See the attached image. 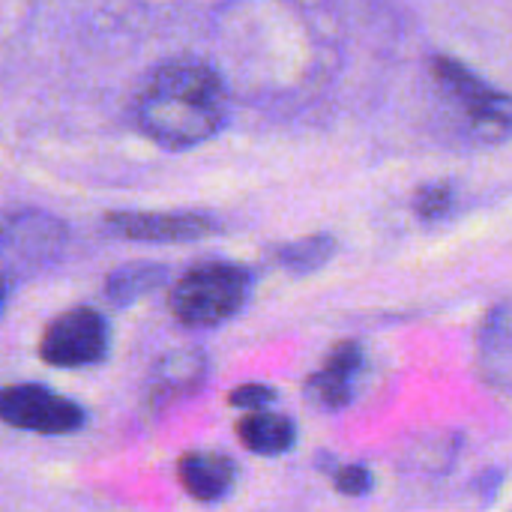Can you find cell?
<instances>
[{
    "label": "cell",
    "instance_id": "6da1fadb",
    "mask_svg": "<svg viewBox=\"0 0 512 512\" xmlns=\"http://www.w3.org/2000/svg\"><path fill=\"white\" fill-rule=\"evenodd\" d=\"M138 129L165 150L210 141L228 120V87L201 60H171L150 72L135 99Z\"/></svg>",
    "mask_w": 512,
    "mask_h": 512
},
{
    "label": "cell",
    "instance_id": "7a4b0ae2",
    "mask_svg": "<svg viewBox=\"0 0 512 512\" xmlns=\"http://www.w3.org/2000/svg\"><path fill=\"white\" fill-rule=\"evenodd\" d=\"M249 291L252 270L231 261H201L174 282L168 309L186 327H219L246 306Z\"/></svg>",
    "mask_w": 512,
    "mask_h": 512
},
{
    "label": "cell",
    "instance_id": "3957f363",
    "mask_svg": "<svg viewBox=\"0 0 512 512\" xmlns=\"http://www.w3.org/2000/svg\"><path fill=\"white\" fill-rule=\"evenodd\" d=\"M432 78L438 87L462 108L468 120V132L480 144H498L512 138V96L495 90L480 75H474L465 63L447 54H435L429 60Z\"/></svg>",
    "mask_w": 512,
    "mask_h": 512
},
{
    "label": "cell",
    "instance_id": "277c9868",
    "mask_svg": "<svg viewBox=\"0 0 512 512\" xmlns=\"http://www.w3.org/2000/svg\"><path fill=\"white\" fill-rule=\"evenodd\" d=\"M108 348L111 327L93 306H75L57 315L39 339V357L54 369L96 366L108 357Z\"/></svg>",
    "mask_w": 512,
    "mask_h": 512
},
{
    "label": "cell",
    "instance_id": "5b68a950",
    "mask_svg": "<svg viewBox=\"0 0 512 512\" xmlns=\"http://www.w3.org/2000/svg\"><path fill=\"white\" fill-rule=\"evenodd\" d=\"M87 414L78 402L57 396L42 384L0 387V423L36 435H72L84 426Z\"/></svg>",
    "mask_w": 512,
    "mask_h": 512
},
{
    "label": "cell",
    "instance_id": "8992f818",
    "mask_svg": "<svg viewBox=\"0 0 512 512\" xmlns=\"http://www.w3.org/2000/svg\"><path fill=\"white\" fill-rule=\"evenodd\" d=\"M105 228L135 243H198L219 231V219L195 210H117Z\"/></svg>",
    "mask_w": 512,
    "mask_h": 512
},
{
    "label": "cell",
    "instance_id": "52a82bcc",
    "mask_svg": "<svg viewBox=\"0 0 512 512\" xmlns=\"http://www.w3.org/2000/svg\"><path fill=\"white\" fill-rule=\"evenodd\" d=\"M363 366H366L363 348L357 342H339L327 354L324 366L315 375H309V381H306V399L315 408L342 411L354 399V384H357Z\"/></svg>",
    "mask_w": 512,
    "mask_h": 512
},
{
    "label": "cell",
    "instance_id": "ba28073f",
    "mask_svg": "<svg viewBox=\"0 0 512 512\" xmlns=\"http://www.w3.org/2000/svg\"><path fill=\"white\" fill-rule=\"evenodd\" d=\"M177 480L189 498L198 504H216L231 495L237 483L234 459L213 453V450H192L177 462Z\"/></svg>",
    "mask_w": 512,
    "mask_h": 512
},
{
    "label": "cell",
    "instance_id": "9c48e42d",
    "mask_svg": "<svg viewBox=\"0 0 512 512\" xmlns=\"http://www.w3.org/2000/svg\"><path fill=\"white\" fill-rule=\"evenodd\" d=\"M207 381V357L195 348L165 354L150 378V399L156 405H168L171 399L195 393Z\"/></svg>",
    "mask_w": 512,
    "mask_h": 512
},
{
    "label": "cell",
    "instance_id": "30bf717a",
    "mask_svg": "<svg viewBox=\"0 0 512 512\" xmlns=\"http://www.w3.org/2000/svg\"><path fill=\"white\" fill-rule=\"evenodd\" d=\"M237 438L249 453L273 459V456H285L294 447L297 426L285 414H273L261 408V411H246V417L237 423Z\"/></svg>",
    "mask_w": 512,
    "mask_h": 512
},
{
    "label": "cell",
    "instance_id": "8fae6325",
    "mask_svg": "<svg viewBox=\"0 0 512 512\" xmlns=\"http://www.w3.org/2000/svg\"><path fill=\"white\" fill-rule=\"evenodd\" d=\"M480 360L486 378L495 387L512 393V303L498 306L486 318L480 336Z\"/></svg>",
    "mask_w": 512,
    "mask_h": 512
},
{
    "label": "cell",
    "instance_id": "7c38bea8",
    "mask_svg": "<svg viewBox=\"0 0 512 512\" xmlns=\"http://www.w3.org/2000/svg\"><path fill=\"white\" fill-rule=\"evenodd\" d=\"M168 279V267L156 264V261H132L123 264L117 270H111V276L105 279V297L111 306H132L141 297L153 294L156 288H162Z\"/></svg>",
    "mask_w": 512,
    "mask_h": 512
},
{
    "label": "cell",
    "instance_id": "4fadbf2b",
    "mask_svg": "<svg viewBox=\"0 0 512 512\" xmlns=\"http://www.w3.org/2000/svg\"><path fill=\"white\" fill-rule=\"evenodd\" d=\"M336 249L339 246H336V240L330 234H312V237H303V240H294V243L279 246L276 258H279V264L285 270L306 276V273L321 270L336 255Z\"/></svg>",
    "mask_w": 512,
    "mask_h": 512
},
{
    "label": "cell",
    "instance_id": "5bb4252c",
    "mask_svg": "<svg viewBox=\"0 0 512 512\" xmlns=\"http://www.w3.org/2000/svg\"><path fill=\"white\" fill-rule=\"evenodd\" d=\"M456 204V186L453 183H444V180H435V183H426L417 189L414 195V210L420 219L432 222V219H441L453 210Z\"/></svg>",
    "mask_w": 512,
    "mask_h": 512
},
{
    "label": "cell",
    "instance_id": "9a60e30c",
    "mask_svg": "<svg viewBox=\"0 0 512 512\" xmlns=\"http://www.w3.org/2000/svg\"><path fill=\"white\" fill-rule=\"evenodd\" d=\"M228 402L240 411H261L267 408L270 402H276V390L267 387V384H240L231 390Z\"/></svg>",
    "mask_w": 512,
    "mask_h": 512
},
{
    "label": "cell",
    "instance_id": "2e32d148",
    "mask_svg": "<svg viewBox=\"0 0 512 512\" xmlns=\"http://www.w3.org/2000/svg\"><path fill=\"white\" fill-rule=\"evenodd\" d=\"M336 489L348 498H360L372 492V471L363 465H342L333 477Z\"/></svg>",
    "mask_w": 512,
    "mask_h": 512
},
{
    "label": "cell",
    "instance_id": "e0dca14e",
    "mask_svg": "<svg viewBox=\"0 0 512 512\" xmlns=\"http://www.w3.org/2000/svg\"><path fill=\"white\" fill-rule=\"evenodd\" d=\"M3 300H6V282L0 279V309H3Z\"/></svg>",
    "mask_w": 512,
    "mask_h": 512
}]
</instances>
